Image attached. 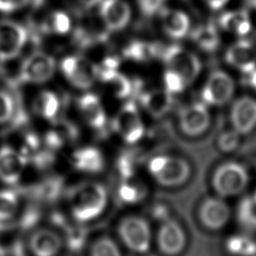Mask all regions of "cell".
Returning <instances> with one entry per match:
<instances>
[{"instance_id":"40","label":"cell","mask_w":256,"mask_h":256,"mask_svg":"<svg viewBox=\"0 0 256 256\" xmlns=\"http://www.w3.org/2000/svg\"><path fill=\"white\" fill-rule=\"evenodd\" d=\"M28 1L29 0H0V12H12L26 5Z\"/></svg>"},{"instance_id":"17","label":"cell","mask_w":256,"mask_h":256,"mask_svg":"<svg viewBox=\"0 0 256 256\" xmlns=\"http://www.w3.org/2000/svg\"><path fill=\"white\" fill-rule=\"evenodd\" d=\"M100 13L105 27L111 31L123 29L131 18L130 6L124 0H104Z\"/></svg>"},{"instance_id":"16","label":"cell","mask_w":256,"mask_h":256,"mask_svg":"<svg viewBox=\"0 0 256 256\" xmlns=\"http://www.w3.org/2000/svg\"><path fill=\"white\" fill-rule=\"evenodd\" d=\"M26 156L10 146L0 148V180L6 184H15L19 181L25 166Z\"/></svg>"},{"instance_id":"34","label":"cell","mask_w":256,"mask_h":256,"mask_svg":"<svg viewBox=\"0 0 256 256\" xmlns=\"http://www.w3.org/2000/svg\"><path fill=\"white\" fill-rule=\"evenodd\" d=\"M163 81L165 89L171 94L181 93L187 87L183 78L179 74L170 69H166V71L164 72Z\"/></svg>"},{"instance_id":"39","label":"cell","mask_w":256,"mask_h":256,"mask_svg":"<svg viewBox=\"0 0 256 256\" xmlns=\"http://www.w3.org/2000/svg\"><path fill=\"white\" fill-rule=\"evenodd\" d=\"M45 142H46V145L50 149H57L62 146L64 141H63V137L60 134V132L51 130V131L47 132V134L45 136Z\"/></svg>"},{"instance_id":"41","label":"cell","mask_w":256,"mask_h":256,"mask_svg":"<svg viewBox=\"0 0 256 256\" xmlns=\"http://www.w3.org/2000/svg\"><path fill=\"white\" fill-rule=\"evenodd\" d=\"M59 188H60L59 181H48L41 188V193L46 198H52L58 194Z\"/></svg>"},{"instance_id":"42","label":"cell","mask_w":256,"mask_h":256,"mask_svg":"<svg viewBox=\"0 0 256 256\" xmlns=\"http://www.w3.org/2000/svg\"><path fill=\"white\" fill-rule=\"evenodd\" d=\"M152 215L160 220L161 222L169 219V213H168V209L165 205H156L153 209V212H152Z\"/></svg>"},{"instance_id":"32","label":"cell","mask_w":256,"mask_h":256,"mask_svg":"<svg viewBox=\"0 0 256 256\" xmlns=\"http://www.w3.org/2000/svg\"><path fill=\"white\" fill-rule=\"evenodd\" d=\"M119 60L115 56H108L104 58L99 66H96V76L104 82H109L118 72Z\"/></svg>"},{"instance_id":"5","label":"cell","mask_w":256,"mask_h":256,"mask_svg":"<svg viewBox=\"0 0 256 256\" xmlns=\"http://www.w3.org/2000/svg\"><path fill=\"white\" fill-rule=\"evenodd\" d=\"M118 233L125 246L133 252L143 254L151 246V229L148 222L139 216H128L121 220Z\"/></svg>"},{"instance_id":"25","label":"cell","mask_w":256,"mask_h":256,"mask_svg":"<svg viewBox=\"0 0 256 256\" xmlns=\"http://www.w3.org/2000/svg\"><path fill=\"white\" fill-rule=\"evenodd\" d=\"M164 46L159 43H150L144 41H133L127 45L123 51L125 58L136 61L145 62L153 58H160Z\"/></svg>"},{"instance_id":"30","label":"cell","mask_w":256,"mask_h":256,"mask_svg":"<svg viewBox=\"0 0 256 256\" xmlns=\"http://www.w3.org/2000/svg\"><path fill=\"white\" fill-rule=\"evenodd\" d=\"M19 210V197L13 190H0V223L9 222Z\"/></svg>"},{"instance_id":"38","label":"cell","mask_w":256,"mask_h":256,"mask_svg":"<svg viewBox=\"0 0 256 256\" xmlns=\"http://www.w3.org/2000/svg\"><path fill=\"white\" fill-rule=\"evenodd\" d=\"M14 112L13 98L5 91L0 90V123L9 121Z\"/></svg>"},{"instance_id":"43","label":"cell","mask_w":256,"mask_h":256,"mask_svg":"<svg viewBox=\"0 0 256 256\" xmlns=\"http://www.w3.org/2000/svg\"><path fill=\"white\" fill-rule=\"evenodd\" d=\"M230 0H204L206 5L213 11L221 10Z\"/></svg>"},{"instance_id":"9","label":"cell","mask_w":256,"mask_h":256,"mask_svg":"<svg viewBox=\"0 0 256 256\" xmlns=\"http://www.w3.org/2000/svg\"><path fill=\"white\" fill-rule=\"evenodd\" d=\"M231 217L228 204L221 197H208L202 201L198 210L200 223L208 230L217 231L224 228Z\"/></svg>"},{"instance_id":"18","label":"cell","mask_w":256,"mask_h":256,"mask_svg":"<svg viewBox=\"0 0 256 256\" xmlns=\"http://www.w3.org/2000/svg\"><path fill=\"white\" fill-rule=\"evenodd\" d=\"M61 248V237L50 229H37L29 238V250L33 256H57Z\"/></svg>"},{"instance_id":"21","label":"cell","mask_w":256,"mask_h":256,"mask_svg":"<svg viewBox=\"0 0 256 256\" xmlns=\"http://www.w3.org/2000/svg\"><path fill=\"white\" fill-rule=\"evenodd\" d=\"M71 163L78 171L90 174L101 172L105 166L101 151L91 146L82 147L74 151L71 156Z\"/></svg>"},{"instance_id":"37","label":"cell","mask_w":256,"mask_h":256,"mask_svg":"<svg viewBox=\"0 0 256 256\" xmlns=\"http://www.w3.org/2000/svg\"><path fill=\"white\" fill-rule=\"evenodd\" d=\"M140 11L147 17L160 14L165 8L166 0H137Z\"/></svg>"},{"instance_id":"33","label":"cell","mask_w":256,"mask_h":256,"mask_svg":"<svg viewBox=\"0 0 256 256\" xmlns=\"http://www.w3.org/2000/svg\"><path fill=\"white\" fill-rule=\"evenodd\" d=\"M112 85L113 92L116 97L118 98H126L128 97L133 90V84L132 82L123 74H120L117 72L114 77L109 81Z\"/></svg>"},{"instance_id":"3","label":"cell","mask_w":256,"mask_h":256,"mask_svg":"<svg viewBox=\"0 0 256 256\" xmlns=\"http://www.w3.org/2000/svg\"><path fill=\"white\" fill-rule=\"evenodd\" d=\"M249 184V174L246 168L234 161L220 164L213 172L211 185L221 198L241 194Z\"/></svg>"},{"instance_id":"22","label":"cell","mask_w":256,"mask_h":256,"mask_svg":"<svg viewBox=\"0 0 256 256\" xmlns=\"http://www.w3.org/2000/svg\"><path fill=\"white\" fill-rule=\"evenodd\" d=\"M220 27L239 37L247 36L252 28L251 18L246 9H236L223 12L219 17Z\"/></svg>"},{"instance_id":"29","label":"cell","mask_w":256,"mask_h":256,"mask_svg":"<svg viewBox=\"0 0 256 256\" xmlns=\"http://www.w3.org/2000/svg\"><path fill=\"white\" fill-rule=\"evenodd\" d=\"M59 109V99L51 91L41 92L34 101V110L46 119H53Z\"/></svg>"},{"instance_id":"14","label":"cell","mask_w":256,"mask_h":256,"mask_svg":"<svg viewBox=\"0 0 256 256\" xmlns=\"http://www.w3.org/2000/svg\"><path fill=\"white\" fill-rule=\"evenodd\" d=\"M230 120L238 134H248L256 127V100L250 96L236 99L231 107Z\"/></svg>"},{"instance_id":"12","label":"cell","mask_w":256,"mask_h":256,"mask_svg":"<svg viewBox=\"0 0 256 256\" xmlns=\"http://www.w3.org/2000/svg\"><path fill=\"white\" fill-rule=\"evenodd\" d=\"M157 246L166 256H177L184 250L186 234L176 220L169 218L161 223L157 233Z\"/></svg>"},{"instance_id":"4","label":"cell","mask_w":256,"mask_h":256,"mask_svg":"<svg viewBox=\"0 0 256 256\" xmlns=\"http://www.w3.org/2000/svg\"><path fill=\"white\" fill-rule=\"evenodd\" d=\"M160 59L166 65V69H170L179 74L187 86L190 85L201 72L202 65L198 56L178 44L164 46Z\"/></svg>"},{"instance_id":"26","label":"cell","mask_w":256,"mask_h":256,"mask_svg":"<svg viewBox=\"0 0 256 256\" xmlns=\"http://www.w3.org/2000/svg\"><path fill=\"white\" fill-rule=\"evenodd\" d=\"M236 218L240 227L249 233L256 232V201L253 195H246L237 204Z\"/></svg>"},{"instance_id":"7","label":"cell","mask_w":256,"mask_h":256,"mask_svg":"<svg viewBox=\"0 0 256 256\" xmlns=\"http://www.w3.org/2000/svg\"><path fill=\"white\" fill-rule=\"evenodd\" d=\"M113 128L129 144L142 139L145 129L137 106L133 101L127 102L119 110L113 121Z\"/></svg>"},{"instance_id":"35","label":"cell","mask_w":256,"mask_h":256,"mask_svg":"<svg viewBox=\"0 0 256 256\" xmlns=\"http://www.w3.org/2000/svg\"><path fill=\"white\" fill-rule=\"evenodd\" d=\"M239 135L235 130L223 132L218 139V146L223 152H232L239 144Z\"/></svg>"},{"instance_id":"11","label":"cell","mask_w":256,"mask_h":256,"mask_svg":"<svg viewBox=\"0 0 256 256\" xmlns=\"http://www.w3.org/2000/svg\"><path fill=\"white\" fill-rule=\"evenodd\" d=\"M27 40V31L19 23L4 20L0 22V60L15 58Z\"/></svg>"},{"instance_id":"10","label":"cell","mask_w":256,"mask_h":256,"mask_svg":"<svg viewBox=\"0 0 256 256\" xmlns=\"http://www.w3.org/2000/svg\"><path fill=\"white\" fill-rule=\"evenodd\" d=\"M61 70L70 83L79 89H88L94 82L96 66L83 57L68 56L61 62Z\"/></svg>"},{"instance_id":"20","label":"cell","mask_w":256,"mask_h":256,"mask_svg":"<svg viewBox=\"0 0 256 256\" xmlns=\"http://www.w3.org/2000/svg\"><path fill=\"white\" fill-rule=\"evenodd\" d=\"M173 94L164 89H151L140 95V101L144 109L154 118L166 115L173 105Z\"/></svg>"},{"instance_id":"19","label":"cell","mask_w":256,"mask_h":256,"mask_svg":"<svg viewBox=\"0 0 256 256\" xmlns=\"http://www.w3.org/2000/svg\"><path fill=\"white\" fill-rule=\"evenodd\" d=\"M160 17L163 31L170 38L179 40L189 34L190 19L185 12L165 7L161 11Z\"/></svg>"},{"instance_id":"47","label":"cell","mask_w":256,"mask_h":256,"mask_svg":"<svg viewBox=\"0 0 256 256\" xmlns=\"http://www.w3.org/2000/svg\"><path fill=\"white\" fill-rule=\"evenodd\" d=\"M248 2L256 10V0H248Z\"/></svg>"},{"instance_id":"27","label":"cell","mask_w":256,"mask_h":256,"mask_svg":"<svg viewBox=\"0 0 256 256\" xmlns=\"http://www.w3.org/2000/svg\"><path fill=\"white\" fill-rule=\"evenodd\" d=\"M147 188L135 175L122 178L118 187V197L126 204H135L146 197Z\"/></svg>"},{"instance_id":"13","label":"cell","mask_w":256,"mask_h":256,"mask_svg":"<svg viewBox=\"0 0 256 256\" xmlns=\"http://www.w3.org/2000/svg\"><path fill=\"white\" fill-rule=\"evenodd\" d=\"M54 71V58L43 52H35L23 62L20 70V79L26 82L42 83L48 81Z\"/></svg>"},{"instance_id":"31","label":"cell","mask_w":256,"mask_h":256,"mask_svg":"<svg viewBox=\"0 0 256 256\" xmlns=\"http://www.w3.org/2000/svg\"><path fill=\"white\" fill-rule=\"evenodd\" d=\"M90 256H121V252L111 238L101 237L92 244Z\"/></svg>"},{"instance_id":"15","label":"cell","mask_w":256,"mask_h":256,"mask_svg":"<svg viewBox=\"0 0 256 256\" xmlns=\"http://www.w3.org/2000/svg\"><path fill=\"white\" fill-rule=\"evenodd\" d=\"M225 61L231 67L249 73L256 68V51L252 43L246 39H240L233 43L225 52Z\"/></svg>"},{"instance_id":"1","label":"cell","mask_w":256,"mask_h":256,"mask_svg":"<svg viewBox=\"0 0 256 256\" xmlns=\"http://www.w3.org/2000/svg\"><path fill=\"white\" fill-rule=\"evenodd\" d=\"M72 217L77 222H88L99 217L107 205V192L97 182H83L74 186L68 195Z\"/></svg>"},{"instance_id":"45","label":"cell","mask_w":256,"mask_h":256,"mask_svg":"<svg viewBox=\"0 0 256 256\" xmlns=\"http://www.w3.org/2000/svg\"><path fill=\"white\" fill-rule=\"evenodd\" d=\"M79 1L85 8H92L101 2V0H79Z\"/></svg>"},{"instance_id":"28","label":"cell","mask_w":256,"mask_h":256,"mask_svg":"<svg viewBox=\"0 0 256 256\" xmlns=\"http://www.w3.org/2000/svg\"><path fill=\"white\" fill-rule=\"evenodd\" d=\"M225 248L232 256H255L256 240L247 234H234L227 238Z\"/></svg>"},{"instance_id":"48","label":"cell","mask_w":256,"mask_h":256,"mask_svg":"<svg viewBox=\"0 0 256 256\" xmlns=\"http://www.w3.org/2000/svg\"><path fill=\"white\" fill-rule=\"evenodd\" d=\"M252 195H253V197H254V199H255V201H256V190L254 191V193H253Z\"/></svg>"},{"instance_id":"44","label":"cell","mask_w":256,"mask_h":256,"mask_svg":"<svg viewBox=\"0 0 256 256\" xmlns=\"http://www.w3.org/2000/svg\"><path fill=\"white\" fill-rule=\"evenodd\" d=\"M243 75L245 76V84L256 91V68L251 72Z\"/></svg>"},{"instance_id":"23","label":"cell","mask_w":256,"mask_h":256,"mask_svg":"<svg viewBox=\"0 0 256 256\" xmlns=\"http://www.w3.org/2000/svg\"><path fill=\"white\" fill-rule=\"evenodd\" d=\"M192 41L204 52H215L220 45V35L217 27L211 23H202L196 26L191 32Z\"/></svg>"},{"instance_id":"8","label":"cell","mask_w":256,"mask_h":256,"mask_svg":"<svg viewBox=\"0 0 256 256\" xmlns=\"http://www.w3.org/2000/svg\"><path fill=\"white\" fill-rule=\"evenodd\" d=\"M210 113L205 103L193 102L183 107L178 115L180 130L189 137L202 135L210 126Z\"/></svg>"},{"instance_id":"2","label":"cell","mask_w":256,"mask_h":256,"mask_svg":"<svg viewBox=\"0 0 256 256\" xmlns=\"http://www.w3.org/2000/svg\"><path fill=\"white\" fill-rule=\"evenodd\" d=\"M147 170L151 177L164 187L181 186L191 175V167L185 159L169 155H157L151 158Z\"/></svg>"},{"instance_id":"36","label":"cell","mask_w":256,"mask_h":256,"mask_svg":"<svg viewBox=\"0 0 256 256\" xmlns=\"http://www.w3.org/2000/svg\"><path fill=\"white\" fill-rule=\"evenodd\" d=\"M70 27L71 20L66 13L62 11H57L53 13L51 17V28L54 32L59 34H65L70 30Z\"/></svg>"},{"instance_id":"6","label":"cell","mask_w":256,"mask_h":256,"mask_svg":"<svg viewBox=\"0 0 256 256\" xmlns=\"http://www.w3.org/2000/svg\"><path fill=\"white\" fill-rule=\"evenodd\" d=\"M235 83L231 76L222 70L212 71L201 91L202 102L211 106H222L231 100Z\"/></svg>"},{"instance_id":"46","label":"cell","mask_w":256,"mask_h":256,"mask_svg":"<svg viewBox=\"0 0 256 256\" xmlns=\"http://www.w3.org/2000/svg\"><path fill=\"white\" fill-rule=\"evenodd\" d=\"M0 256H6V252L5 249L3 248V246L0 244Z\"/></svg>"},{"instance_id":"24","label":"cell","mask_w":256,"mask_h":256,"mask_svg":"<svg viewBox=\"0 0 256 256\" xmlns=\"http://www.w3.org/2000/svg\"><path fill=\"white\" fill-rule=\"evenodd\" d=\"M79 108L88 124L96 129H101L106 123V115L99 98L91 93L79 99Z\"/></svg>"}]
</instances>
